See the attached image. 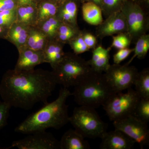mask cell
Listing matches in <instances>:
<instances>
[{
    "label": "cell",
    "instance_id": "6da1fadb",
    "mask_svg": "<svg viewBox=\"0 0 149 149\" xmlns=\"http://www.w3.org/2000/svg\"><path fill=\"white\" fill-rule=\"evenodd\" d=\"M57 85L52 72L9 71L0 83V97L11 107L27 110L48 103Z\"/></svg>",
    "mask_w": 149,
    "mask_h": 149
},
{
    "label": "cell",
    "instance_id": "7a4b0ae2",
    "mask_svg": "<svg viewBox=\"0 0 149 149\" xmlns=\"http://www.w3.org/2000/svg\"><path fill=\"white\" fill-rule=\"evenodd\" d=\"M72 93L68 88H62L58 96L51 103L29 115L15 129V132L24 134L46 131L48 128L58 129L69 122L68 105L66 100Z\"/></svg>",
    "mask_w": 149,
    "mask_h": 149
},
{
    "label": "cell",
    "instance_id": "3957f363",
    "mask_svg": "<svg viewBox=\"0 0 149 149\" xmlns=\"http://www.w3.org/2000/svg\"><path fill=\"white\" fill-rule=\"evenodd\" d=\"M72 93L74 101L79 106L96 109L103 106L114 92L104 74L93 71L74 87Z\"/></svg>",
    "mask_w": 149,
    "mask_h": 149
},
{
    "label": "cell",
    "instance_id": "277c9868",
    "mask_svg": "<svg viewBox=\"0 0 149 149\" xmlns=\"http://www.w3.org/2000/svg\"><path fill=\"white\" fill-rule=\"evenodd\" d=\"M52 72L57 84L68 88L75 87L93 70L88 61L76 55H65Z\"/></svg>",
    "mask_w": 149,
    "mask_h": 149
},
{
    "label": "cell",
    "instance_id": "5b68a950",
    "mask_svg": "<svg viewBox=\"0 0 149 149\" xmlns=\"http://www.w3.org/2000/svg\"><path fill=\"white\" fill-rule=\"evenodd\" d=\"M69 122L84 138H101L107 131V124L100 117L95 109L80 106L73 110Z\"/></svg>",
    "mask_w": 149,
    "mask_h": 149
},
{
    "label": "cell",
    "instance_id": "8992f818",
    "mask_svg": "<svg viewBox=\"0 0 149 149\" xmlns=\"http://www.w3.org/2000/svg\"><path fill=\"white\" fill-rule=\"evenodd\" d=\"M127 90L125 93H113L102 106L111 121L119 120L133 115L141 98L136 91L132 88Z\"/></svg>",
    "mask_w": 149,
    "mask_h": 149
},
{
    "label": "cell",
    "instance_id": "52a82bcc",
    "mask_svg": "<svg viewBox=\"0 0 149 149\" xmlns=\"http://www.w3.org/2000/svg\"><path fill=\"white\" fill-rule=\"evenodd\" d=\"M146 9L136 2L127 0L121 9L126 19L127 33L131 40L146 34L149 21Z\"/></svg>",
    "mask_w": 149,
    "mask_h": 149
},
{
    "label": "cell",
    "instance_id": "ba28073f",
    "mask_svg": "<svg viewBox=\"0 0 149 149\" xmlns=\"http://www.w3.org/2000/svg\"><path fill=\"white\" fill-rule=\"evenodd\" d=\"M139 72L135 67L114 63L104 75L113 92L118 93L132 88Z\"/></svg>",
    "mask_w": 149,
    "mask_h": 149
},
{
    "label": "cell",
    "instance_id": "9c48e42d",
    "mask_svg": "<svg viewBox=\"0 0 149 149\" xmlns=\"http://www.w3.org/2000/svg\"><path fill=\"white\" fill-rule=\"evenodd\" d=\"M115 129L122 131L143 149L149 144V130L148 124L130 115L113 121Z\"/></svg>",
    "mask_w": 149,
    "mask_h": 149
},
{
    "label": "cell",
    "instance_id": "30bf717a",
    "mask_svg": "<svg viewBox=\"0 0 149 149\" xmlns=\"http://www.w3.org/2000/svg\"><path fill=\"white\" fill-rule=\"evenodd\" d=\"M19 149H60V142L50 133L39 131L14 141L10 148Z\"/></svg>",
    "mask_w": 149,
    "mask_h": 149
},
{
    "label": "cell",
    "instance_id": "8fae6325",
    "mask_svg": "<svg viewBox=\"0 0 149 149\" xmlns=\"http://www.w3.org/2000/svg\"><path fill=\"white\" fill-rule=\"evenodd\" d=\"M127 33L126 19L121 11L112 13L103 21L97 28L96 34L100 38L116 34Z\"/></svg>",
    "mask_w": 149,
    "mask_h": 149
},
{
    "label": "cell",
    "instance_id": "7c38bea8",
    "mask_svg": "<svg viewBox=\"0 0 149 149\" xmlns=\"http://www.w3.org/2000/svg\"><path fill=\"white\" fill-rule=\"evenodd\" d=\"M101 139V149H132L136 143L125 133L116 129L109 132L107 131Z\"/></svg>",
    "mask_w": 149,
    "mask_h": 149
},
{
    "label": "cell",
    "instance_id": "4fadbf2b",
    "mask_svg": "<svg viewBox=\"0 0 149 149\" xmlns=\"http://www.w3.org/2000/svg\"><path fill=\"white\" fill-rule=\"evenodd\" d=\"M60 149H89L90 145L82 135L75 130L70 129L62 136Z\"/></svg>",
    "mask_w": 149,
    "mask_h": 149
},
{
    "label": "cell",
    "instance_id": "5bb4252c",
    "mask_svg": "<svg viewBox=\"0 0 149 149\" xmlns=\"http://www.w3.org/2000/svg\"><path fill=\"white\" fill-rule=\"evenodd\" d=\"M110 48L105 49L102 46L95 48L92 58L88 62L93 71L100 73L105 72L110 66L109 63Z\"/></svg>",
    "mask_w": 149,
    "mask_h": 149
},
{
    "label": "cell",
    "instance_id": "9a60e30c",
    "mask_svg": "<svg viewBox=\"0 0 149 149\" xmlns=\"http://www.w3.org/2000/svg\"><path fill=\"white\" fill-rule=\"evenodd\" d=\"M43 61H45L44 56L41 54L32 50L25 51L20 54L15 70L30 71L34 67Z\"/></svg>",
    "mask_w": 149,
    "mask_h": 149
},
{
    "label": "cell",
    "instance_id": "2e32d148",
    "mask_svg": "<svg viewBox=\"0 0 149 149\" xmlns=\"http://www.w3.org/2000/svg\"><path fill=\"white\" fill-rule=\"evenodd\" d=\"M83 19L91 25L98 26L103 21L101 8L92 2L83 3L82 7Z\"/></svg>",
    "mask_w": 149,
    "mask_h": 149
},
{
    "label": "cell",
    "instance_id": "e0dca14e",
    "mask_svg": "<svg viewBox=\"0 0 149 149\" xmlns=\"http://www.w3.org/2000/svg\"><path fill=\"white\" fill-rule=\"evenodd\" d=\"M133 85L140 98L149 100V70L146 68L139 72Z\"/></svg>",
    "mask_w": 149,
    "mask_h": 149
},
{
    "label": "cell",
    "instance_id": "ac0fdd59",
    "mask_svg": "<svg viewBox=\"0 0 149 149\" xmlns=\"http://www.w3.org/2000/svg\"><path fill=\"white\" fill-rule=\"evenodd\" d=\"M77 7L76 3L72 1L66 3L60 12L59 16L62 20L70 23L71 26L76 24Z\"/></svg>",
    "mask_w": 149,
    "mask_h": 149
},
{
    "label": "cell",
    "instance_id": "d6986e66",
    "mask_svg": "<svg viewBox=\"0 0 149 149\" xmlns=\"http://www.w3.org/2000/svg\"><path fill=\"white\" fill-rule=\"evenodd\" d=\"M149 49V35L146 34L142 35L136 41V46L134 49V54L132 58L126 64H130L135 58L139 59L145 58Z\"/></svg>",
    "mask_w": 149,
    "mask_h": 149
},
{
    "label": "cell",
    "instance_id": "ffe728a7",
    "mask_svg": "<svg viewBox=\"0 0 149 149\" xmlns=\"http://www.w3.org/2000/svg\"><path fill=\"white\" fill-rule=\"evenodd\" d=\"M64 56L61 46L51 45L46 52L44 61L50 63L54 68L61 61Z\"/></svg>",
    "mask_w": 149,
    "mask_h": 149
},
{
    "label": "cell",
    "instance_id": "44dd1931",
    "mask_svg": "<svg viewBox=\"0 0 149 149\" xmlns=\"http://www.w3.org/2000/svg\"><path fill=\"white\" fill-rule=\"evenodd\" d=\"M127 0H102V12L107 17L112 13L120 11Z\"/></svg>",
    "mask_w": 149,
    "mask_h": 149
},
{
    "label": "cell",
    "instance_id": "7402d4cb",
    "mask_svg": "<svg viewBox=\"0 0 149 149\" xmlns=\"http://www.w3.org/2000/svg\"><path fill=\"white\" fill-rule=\"evenodd\" d=\"M132 115L148 124L149 121V100L140 99Z\"/></svg>",
    "mask_w": 149,
    "mask_h": 149
},
{
    "label": "cell",
    "instance_id": "603a6c76",
    "mask_svg": "<svg viewBox=\"0 0 149 149\" xmlns=\"http://www.w3.org/2000/svg\"><path fill=\"white\" fill-rule=\"evenodd\" d=\"M57 31L59 38L62 41H68L78 34L73 27L68 24H61Z\"/></svg>",
    "mask_w": 149,
    "mask_h": 149
},
{
    "label": "cell",
    "instance_id": "cb8c5ba5",
    "mask_svg": "<svg viewBox=\"0 0 149 149\" xmlns=\"http://www.w3.org/2000/svg\"><path fill=\"white\" fill-rule=\"evenodd\" d=\"M131 39L126 33H121L113 37L111 47L117 49L128 48L131 42Z\"/></svg>",
    "mask_w": 149,
    "mask_h": 149
},
{
    "label": "cell",
    "instance_id": "d4e9b609",
    "mask_svg": "<svg viewBox=\"0 0 149 149\" xmlns=\"http://www.w3.org/2000/svg\"><path fill=\"white\" fill-rule=\"evenodd\" d=\"M11 108L8 104L0 100V130L8 125Z\"/></svg>",
    "mask_w": 149,
    "mask_h": 149
},
{
    "label": "cell",
    "instance_id": "484cf974",
    "mask_svg": "<svg viewBox=\"0 0 149 149\" xmlns=\"http://www.w3.org/2000/svg\"><path fill=\"white\" fill-rule=\"evenodd\" d=\"M57 7L52 3H46L41 7L39 13V18L44 19L54 16L56 13Z\"/></svg>",
    "mask_w": 149,
    "mask_h": 149
},
{
    "label": "cell",
    "instance_id": "4316f807",
    "mask_svg": "<svg viewBox=\"0 0 149 149\" xmlns=\"http://www.w3.org/2000/svg\"><path fill=\"white\" fill-rule=\"evenodd\" d=\"M72 49L76 54L83 53L89 50L82 37V34L77 35L71 43Z\"/></svg>",
    "mask_w": 149,
    "mask_h": 149
},
{
    "label": "cell",
    "instance_id": "83f0119b",
    "mask_svg": "<svg viewBox=\"0 0 149 149\" xmlns=\"http://www.w3.org/2000/svg\"><path fill=\"white\" fill-rule=\"evenodd\" d=\"M134 51V49L126 48L118 50L113 56L114 64H120L121 62L128 57L130 54Z\"/></svg>",
    "mask_w": 149,
    "mask_h": 149
},
{
    "label": "cell",
    "instance_id": "f1b7e54d",
    "mask_svg": "<svg viewBox=\"0 0 149 149\" xmlns=\"http://www.w3.org/2000/svg\"><path fill=\"white\" fill-rule=\"evenodd\" d=\"M14 14L13 10L0 12V26H6L10 24L13 21Z\"/></svg>",
    "mask_w": 149,
    "mask_h": 149
},
{
    "label": "cell",
    "instance_id": "f546056e",
    "mask_svg": "<svg viewBox=\"0 0 149 149\" xmlns=\"http://www.w3.org/2000/svg\"><path fill=\"white\" fill-rule=\"evenodd\" d=\"M84 42L89 49H94L97 44V39L94 35L91 33L86 32L82 34Z\"/></svg>",
    "mask_w": 149,
    "mask_h": 149
},
{
    "label": "cell",
    "instance_id": "4dcf8cb0",
    "mask_svg": "<svg viewBox=\"0 0 149 149\" xmlns=\"http://www.w3.org/2000/svg\"><path fill=\"white\" fill-rule=\"evenodd\" d=\"M27 38V33L26 30L24 28L22 29L18 34L10 37L11 39L18 44H23L26 42V39Z\"/></svg>",
    "mask_w": 149,
    "mask_h": 149
},
{
    "label": "cell",
    "instance_id": "1f68e13d",
    "mask_svg": "<svg viewBox=\"0 0 149 149\" xmlns=\"http://www.w3.org/2000/svg\"><path fill=\"white\" fill-rule=\"evenodd\" d=\"M14 6L13 0H0V12L12 10Z\"/></svg>",
    "mask_w": 149,
    "mask_h": 149
},
{
    "label": "cell",
    "instance_id": "d6a6232c",
    "mask_svg": "<svg viewBox=\"0 0 149 149\" xmlns=\"http://www.w3.org/2000/svg\"><path fill=\"white\" fill-rule=\"evenodd\" d=\"M45 42V36L41 33H38V36L34 45L31 48L33 51H37L42 49Z\"/></svg>",
    "mask_w": 149,
    "mask_h": 149
},
{
    "label": "cell",
    "instance_id": "836d02e7",
    "mask_svg": "<svg viewBox=\"0 0 149 149\" xmlns=\"http://www.w3.org/2000/svg\"><path fill=\"white\" fill-rule=\"evenodd\" d=\"M44 32L49 36H52L55 35L57 30L55 29L52 24H50L49 20L46 21L43 24L42 27Z\"/></svg>",
    "mask_w": 149,
    "mask_h": 149
},
{
    "label": "cell",
    "instance_id": "e575fe53",
    "mask_svg": "<svg viewBox=\"0 0 149 149\" xmlns=\"http://www.w3.org/2000/svg\"><path fill=\"white\" fill-rule=\"evenodd\" d=\"M18 15L19 19L22 22L27 23L30 21L27 16L25 7H22L19 9Z\"/></svg>",
    "mask_w": 149,
    "mask_h": 149
},
{
    "label": "cell",
    "instance_id": "d590c367",
    "mask_svg": "<svg viewBox=\"0 0 149 149\" xmlns=\"http://www.w3.org/2000/svg\"><path fill=\"white\" fill-rule=\"evenodd\" d=\"M39 32H32L29 36L28 40V44L30 47V49L35 45V42L38 36Z\"/></svg>",
    "mask_w": 149,
    "mask_h": 149
},
{
    "label": "cell",
    "instance_id": "8d00e7d4",
    "mask_svg": "<svg viewBox=\"0 0 149 149\" xmlns=\"http://www.w3.org/2000/svg\"><path fill=\"white\" fill-rule=\"evenodd\" d=\"M22 29H23V27L20 26H17L16 27H13L10 30V37H13V36H15V35H17V34H18L21 31Z\"/></svg>",
    "mask_w": 149,
    "mask_h": 149
},
{
    "label": "cell",
    "instance_id": "74e56055",
    "mask_svg": "<svg viewBox=\"0 0 149 149\" xmlns=\"http://www.w3.org/2000/svg\"><path fill=\"white\" fill-rule=\"evenodd\" d=\"M25 8H26L28 18H29L30 21H31L32 18H33V15H34V9L31 6H27V7H25Z\"/></svg>",
    "mask_w": 149,
    "mask_h": 149
},
{
    "label": "cell",
    "instance_id": "f35d334b",
    "mask_svg": "<svg viewBox=\"0 0 149 149\" xmlns=\"http://www.w3.org/2000/svg\"><path fill=\"white\" fill-rule=\"evenodd\" d=\"M88 1L95 3L100 8L101 6L102 0H87V1Z\"/></svg>",
    "mask_w": 149,
    "mask_h": 149
},
{
    "label": "cell",
    "instance_id": "ab89813d",
    "mask_svg": "<svg viewBox=\"0 0 149 149\" xmlns=\"http://www.w3.org/2000/svg\"><path fill=\"white\" fill-rule=\"evenodd\" d=\"M32 3V0H24L23 5H31Z\"/></svg>",
    "mask_w": 149,
    "mask_h": 149
},
{
    "label": "cell",
    "instance_id": "60d3db41",
    "mask_svg": "<svg viewBox=\"0 0 149 149\" xmlns=\"http://www.w3.org/2000/svg\"><path fill=\"white\" fill-rule=\"evenodd\" d=\"M18 1L19 2V4H20L21 5H23L24 0H18Z\"/></svg>",
    "mask_w": 149,
    "mask_h": 149
},
{
    "label": "cell",
    "instance_id": "b9f144b4",
    "mask_svg": "<svg viewBox=\"0 0 149 149\" xmlns=\"http://www.w3.org/2000/svg\"><path fill=\"white\" fill-rule=\"evenodd\" d=\"M3 32V28L2 26H0V34H1Z\"/></svg>",
    "mask_w": 149,
    "mask_h": 149
},
{
    "label": "cell",
    "instance_id": "7bdbcfd3",
    "mask_svg": "<svg viewBox=\"0 0 149 149\" xmlns=\"http://www.w3.org/2000/svg\"><path fill=\"white\" fill-rule=\"evenodd\" d=\"M80 1H83V3L87 1V0H80Z\"/></svg>",
    "mask_w": 149,
    "mask_h": 149
},
{
    "label": "cell",
    "instance_id": "ee69618b",
    "mask_svg": "<svg viewBox=\"0 0 149 149\" xmlns=\"http://www.w3.org/2000/svg\"><path fill=\"white\" fill-rule=\"evenodd\" d=\"M130 1H132L133 2H136L137 0H130Z\"/></svg>",
    "mask_w": 149,
    "mask_h": 149
}]
</instances>
